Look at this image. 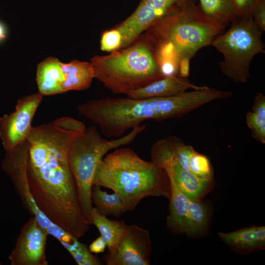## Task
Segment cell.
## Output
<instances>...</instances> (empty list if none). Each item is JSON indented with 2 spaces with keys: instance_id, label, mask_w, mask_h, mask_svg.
<instances>
[{
  "instance_id": "6da1fadb",
  "label": "cell",
  "mask_w": 265,
  "mask_h": 265,
  "mask_svg": "<svg viewBox=\"0 0 265 265\" xmlns=\"http://www.w3.org/2000/svg\"><path fill=\"white\" fill-rule=\"evenodd\" d=\"M93 185L109 188L122 200L126 212L133 211L148 196L170 198L171 187L165 171L132 149L118 148L99 162Z\"/></svg>"
},
{
  "instance_id": "7a4b0ae2",
  "label": "cell",
  "mask_w": 265,
  "mask_h": 265,
  "mask_svg": "<svg viewBox=\"0 0 265 265\" xmlns=\"http://www.w3.org/2000/svg\"><path fill=\"white\" fill-rule=\"evenodd\" d=\"M185 94L142 99L106 98L78 106L79 113L99 125L104 135L118 138L128 130L149 119L157 121L181 117L189 109Z\"/></svg>"
},
{
  "instance_id": "3957f363",
  "label": "cell",
  "mask_w": 265,
  "mask_h": 265,
  "mask_svg": "<svg viewBox=\"0 0 265 265\" xmlns=\"http://www.w3.org/2000/svg\"><path fill=\"white\" fill-rule=\"evenodd\" d=\"M94 78L114 94L128 95L163 78L156 48L145 34L130 45L105 55H94Z\"/></svg>"
},
{
  "instance_id": "277c9868",
  "label": "cell",
  "mask_w": 265,
  "mask_h": 265,
  "mask_svg": "<svg viewBox=\"0 0 265 265\" xmlns=\"http://www.w3.org/2000/svg\"><path fill=\"white\" fill-rule=\"evenodd\" d=\"M224 28L207 18L195 0H186L148 29L146 34L155 44L171 45L180 59H191L200 50L211 45Z\"/></svg>"
},
{
  "instance_id": "5b68a950",
  "label": "cell",
  "mask_w": 265,
  "mask_h": 265,
  "mask_svg": "<svg viewBox=\"0 0 265 265\" xmlns=\"http://www.w3.org/2000/svg\"><path fill=\"white\" fill-rule=\"evenodd\" d=\"M146 127L145 125H139L124 136L107 140L101 135L95 127L91 126L72 142L68 162L76 184L81 210L88 221L93 208L91 192L99 162L110 150L131 143Z\"/></svg>"
},
{
  "instance_id": "8992f818",
  "label": "cell",
  "mask_w": 265,
  "mask_h": 265,
  "mask_svg": "<svg viewBox=\"0 0 265 265\" xmlns=\"http://www.w3.org/2000/svg\"><path fill=\"white\" fill-rule=\"evenodd\" d=\"M229 29L218 34L211 45L221 53L219 63L223 75L237 83L246 82L250 77V66L254 57L265 53L263 32L254 22L252 14L237 16Z\"/></svg>"
},
{
  "instance_id": "52a82bcc",
  "label": "cell",
  "mask_w": 265,
  "mask_h": 265,
  "mask_svg": "<svg viewBox=\"0 0 265 265\" xmlns=\"http://www.w3.org/2000/svg\"><path fill=\"white\" fill-rule=\"evenodd\" d=\"M29 143L26 140L13 149L6 152L1 168L10 177L24 208L35 217L39 226L49 235L57 239L65 248L73 244L77 238L52 222L40 210L29 186L27 163Z\"/></svg>"
},
{
  "instance_id": "ba28073f",
  "label": "cell",
  "mask_w": 265,
  "mask_h": 265,
  "mask_svg": "<svg viewBox=\"0 0 265 265\" xmlns=\"http://www.w3.org/2000/svg\"><path fill=\"white\" fill-rule=\"evenodd\" d=\"M186 0H139L133 13L114 27L122 36L121 49L132 44L143 32L177 9Z\"/></svg>"
},
{
  "instance_id": "9c48e42d",
  "label": "cell",
  "mask_w": 265,
  "mask_h": 265,
  "mask_svg": "<svg viewBox=\"0 0 265 265\" xmlns=\"http://www.w3.org/2000/svg\"><path fill=\"white\" fill-rule=\"evenodd\" d=\"M43 96L39 92L24 96L18 101L13 112L0 117V137L5 152L26 140Z\"/></svg>"
},
{
  "instance_id": "30bf717a",
  "label": "cell",
  "mask_w": 265,
  "mask_h": 265,
  "mask_svg": "<svg viewBox=\"0 0 265 265\" xmlns=\"http://www.w3.org/2000/svg\"><path fill=\"white\" fill-rule=\"evenodd\" d=\"M151 252L149 232L136 224L127 225L114 251L103 259L107 265H149Z\"/></svg>"
},
{
  "instance_id": "8fae6325",
  "label": "cell",
  "mask_w": 265,
  "mask_h": 265,
  "mask_svg": "<svg viewBox=\"0 0 265 265\" xmlns=\"http://www.w3.org/2000/svg\"><path fill=\"white\" fill-rule=\"evenodd\" d=\"M48 234L30 217L22 227L8 259L11 265H48L46 246Z\"/></svg>"
},
{
  "instance_id": "7c38bea8",
  "label": "cell",
  "mask_w": 265,
  "mask_h": 265,
  "mask_svg": "<svg viewBox=\"0 0 265 265\" xmlns=\"http://www.w3.org/2000/svg\"><path fill=\"white\" fill-rule=\"evenodd\" d=\"M151 160L163 169L169 179L190 199L198 200L206 191L211 181L198 177L175 161L160 156H151Z\"/></svg>"
},
{
  "instance_id": "4fadbf2b",
  "label": "cell",
  "mask_w": 265,
  "mask_h": 265,
  "mask_svg": "<svg viewBox=\"0 0 265 265\" xmlns=\"http://www.w3.org/2000/svg\"><path fill=\"white\" fill-rule=\"evenodd\" d=\"M208 86H198L187 79L179 76L164 77L137 90L131 92L127 96L133 99L164 97L177 95L188 89L199 90Z\"/></svg>"
},
{
  "instance_id": "5bb4252c",
  "label": "cell",
  "mask_w": 265,
  "mask_h": 265,
  "mask_svg": "<svg viewBox=\"0 0 265 265\" xmlns=\"http://www.w3.org/2000/svg\"><path fill=\"white\" fill-rule=\"evenodd\" d=\"M61 64L57 58L50 57L37 65L36 80L39 92L42 95L62 93L65 79Z\"/></svg>"
},
{
  "instance_id": "9a60e30c",
  "label": "cell",
  "mask_w": 265,
  "mask_h": 265,
  "mask_svg": "<svg viewBox=\"0 0 265 265\" xmlns=\"http://www.w3.org/2000/svg\"><path fill=\"white\" fill-rule=\"evenodd\" d=\"M171 187L169 213L167 218L168 228L175 232L188 235V214L191 200L183 193L172 180L169 179Z\"/></svg>"
},
{
  "instance_id": "2e32d148",
  "label": "cell",
  "mask_w": 265,
  "mask_h": 265,
  "mask_svg": "<svg viewBox=\"0 0 265 265\" xmlns=\"http://www.w3.org/2000/svg\"><path fill=\"white\" fill-rule=\"evenodd\" d=\"M218 235L228 245L240 251L259 250L265 245V226H252L230 233H219Z\"/></svg>"
},
{
  "instance_id": "e0dca14e",
  "label": "cell",
  "mask_w": 265,
  "mask_h": 265,
  "mask_svg": "<svg viewBox=\"0 0 265 265\" xmlns=\"http://www.w3.org/2000/svg\"><path fill=\"white\" fill-rule=\"evenodd\" d=\"M64 81L62 93L71 90L81 91L89 88L94 79V71L90 62L73 60L67 63L61 62Z\"/></svg>"
},
{
  "instance_id": "ac0fdd59",
  "label": "cell",
  "mask_w": 265,
  "mask_h": 265,
  "mask_svg": "<svg viewBox=\"0 0 265 265\" xmlns=\"http://www.w3.org/2000/svg\"><path fill=\"white\" fill-rule=\"evenodd\" d=\"M90 224L95 225L105 240L108 253L115 250L125 232L127 224L123 221L111 220L100 214L93 207L88 219Z\"/></svg>"
},
{
  "instance_id": "d6986e66",
  "label": "cell",
  "mask_w": 265,
  "mask_h": 265,
  "mask_svg": "<svg viewBox=\"0 0 265 265\" xmlns=\"http://www.w3.org/2000/svg\"><path fill=\"white\" fill-rule=\"evenodd\" d=\"M202 13L210 20L225 26L238 16L235 0H198Z\"/></svg>"
},
{
  "instance_id": "ffe728a7",
  "label": "cell",
  "mask_w": 265,
  "mask_h": 265,
  "mask_svg": "<svg viewBox=\"0 0 265 265\" xmlns=\"http://www.w3.org/2000/svg\"><path fill=\"white\" fill-rule=\"evenodd\" d=\"M92 202L94 207L101 214L105 216H113L118 218L126 212L124 204L116 193L108 194L101 189L98 185H93L91 192Z\"/></svg>"
},
{
  "instance_id": "44dd1931",
  "label": "cell",
  "mask_w": 265,
  "mask_h": 265,
  "mask_svg": "<svg viewBox=\"0 0 265 265\" xmlns=\"http://www.w3.org/2000/svg\"><path fill=\"white\" fill-rule=\"evenodd\" d=\"M248 127L252 136L258 142L265 144V96L261 92L257 93L254 101L252 111L246 116Z\"/></svg>"
},
{
  "instance_id": "7402d4cb",
  "label": "cell",
  "mask_w": 265,
  "mask_h": 265,
  "mask_svg": "<svg viewBox=\"0 0 265 265\" xmlns=\"http://www.w3.org/2000/svg\"><path fill=\"white\" fill-rule=\"evenodd\" d=\"M188 235L200 233L208 222V212L205 205L198 200H191L188 214Z\"/></svg>"
},
{
  "instance_id": "603a6c76",
  "label": "cell",
  "mask_w": 265,
  "mask_h": 265,
  "mask_svg": "<svg viewBox=\"0 0 265 265\" xmlns=\"http://www.w3.org/2000/svg\"><path fill=\"white\" fill-rule=\"evenodd\" d=\"M188 165L190 172L198 177L211 181L213 177V168L209 159L195 150L192 152Z\"/></svg>"
},
{
  "instance_id": "cb8c5ba5",
  "label": "cell",
  "mask_w": 265,
  "mask_h": 265,
  "mask_svg": "<svg viewBox=\"0 0 265 265\" xmlns=\"http://www.w3.org/2000/svg\"><path fill=\"white\" fill-rule=\"evenodd\" d=\"M122 36L114 27L105 31L100 40V49L103 52H109L121 49Z\"/></svg>"
},
{
  "instance_id": "d4e9b609",
  "label": "cell",
  "mask_w": 265,
  "mask_h": 265,
  "mask_svg": "<svg viewBox=\"0 0 265 265\" xmlns=\"http://www.w3.org/2000/svg\"><path fill=\"white\" fill-rule=\"evenodd\" d=\"M78 265H100L101 261L90 252L88 247L70 253Z\"/></svg>"
},
{
  "instance_id": "484cf974",
  "label": "cell",
  "mask_w": 265,
  "mask_h": 265,
  "mask_svg": "<svg viewBox=\"0 0 265 265\" xmlns=\"http://www.w3.org/2000/svg\"><path fill=\"white\" fill-rule=\"evenodd\" d=\"M252 16L254 22L263 31H265V0L259 2L253 8Z\"/></svg>"
},
{
  "instance_id": "4316f807",
  "label": "cell",
  "mask_w": 265,
  "mask_h": 265,
  "mask_svg": "<svg viewBox=\"0 0 265 265\" xmlns=\"http://www.w3.org/2000/svg\"><path fill=\"white\" fill-rule=\"evenodd\" d=\"M262 0H235L238 16L252 14L254 7Z\"/></svg>"
},
{
  "instance_id": "83f0119b",
  "label": "cell",
  "mask_w": 265,
  "mask_h": 265,
  "mask_svg": "<svg viewBox=\"0 0 265 265\" xmlns=\"http://www.w3.org/2000/svg\"><path fill=\"white\" fill-rule=\"evenodd\" d=\"M106 247V242L100 236L89 245L88 249L91 253L98 254L104 252Z\"/></svg>"
},
{
  "instance_id": "f1b7e54d",
  "label": "cell",
  "mask_w": 265,
  "mask_h": 265,
  "mask_svg": "<svg viewBox=\"0 0 265 265\" xmlns=\"http://www.w3.org/2000/svg\"><path fill=\"white\" fill-rule=\"evenodd\" d=\"M190 60L187 57H183L180 59L178 70V74L180 77L187 79L189 76Z\"/></svg>"
},
{
  "instance_id": "f546056e",
  "label": "cell",
  "mask_w": 265,
  "mask_h": 265,
  "mask_svg": "<svg viewBox=\"0 0 265 265\" xmlns=\"http://www.w3.org/2000/svg\"><path fill=\"white\" fill-rule=\"evenodd\" d=\"M7 30L5 25L0 21V43L7 37Z\"/></svg>"
}]
</instances>
